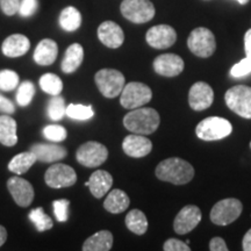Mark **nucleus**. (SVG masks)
<instances>
[{"instance_id": "1", "label": "nucleus", "mask_w": 251, "mask_h": 251, "mask_svg": "<svg viewBox=\"0 0 251 251\" xmlns=\"http://www.w3.org/2000/svg\"><path fill=\"white\" fill-rule=\"evenodd\" d=\"M156 177L163 181L175 185L190 183L194 177V169L190 163L178 157L164 159L157 165Z\"/></svg>"}, {"instance_id": "2", "label": "nucleus", "mask_w": 251, "mask_h": 251, "mask_svg": "<svg viewBox=\"0 0 251 251\" xmlns=\"http://www.w3.org/2000/svg\"><path fill=\"white\" fill-rule=\"evenodd\" d=\"M161 118L153 108H135L125 115L124 126L133 134L149 135L158 128Z\"/></svg>"}, {"instance_id": "3", "label": "nucleus", "mask_w": 251, "mask_h": 251, "mask_svg": "<svg viewBox=\"0 0 251 251\" xmlns=\"http://www.w3.org/2000/svg\"><path fill=\"white\" fill-rule=\"evenodd\" d=\"M97 86L105 98H117L125 87V76L115 69H101L94 76Z\"/></svg>"}, {"instance_id": "4", "label": "nucleus", "mask_w": 251, "mask_h": 251, "mask_svg": "<svg viewBox=\"0 0 251 251\" xmlns=\"http://www.w3.org/2000/svg\"><path fill=\"white\" fill-rule=\"evenodd\" d=\"M233 131V126L224 118L209 117L203 119L196 128V134L203 141H218L229 136Z\"/></svg>"}, {"instance_id": "5", "label": "nucleus", "mask_w": 251, "mask_h": 251, "mask_svg": "<svg viewBox=\"0 0 251 251\" xmlns=\"http://www.w3.org/2000/svg\"><path fill=\"white\" fill-rule=\"evenodd\" d=\"M120 103L124 108L135 109L150 102L152 98L151 89L139 81H131L125 85L120 94Z\"/></svg>"}, {"instance_id": "6", "label": "nucleus", "mask_w": 251, "mask_h": 251, "mask_svg": "<svg viewBox=\"0 0 251 251\" xmlns=\"http://www.w3.org/2000/svg\"><path fill=\"white\" fill-rule=\"evenodd\" d=\"M187 46L188 49L198 57L207 58L215 51V36L208 28H196L191 31L190 36H188Z\"/></svg>"}, {"instance_id": "7", "label": "nucleus", "mask_w": 251, "mask_h": 251, "mask_svg": "<svg viewBox=\"0 0 251 251\" xmlns=\"http://www.w3.org/2000/svg\"><path fill=\"white\" fill-rule=\"evenodd\" d=\"M242 202L235 198L220 200L213 206L211 211V221L218 226H228L240 218L242 214Z\"/></svg>"}, {"instance_id": "8", "label": "nucleus", "mask_w": 251, "mask_h": 251, "mask_svg": "<svg viewBox=\"0 0 251 251\" xmlns=\"http://www.w3.org/2000/svg\"><path fill=\"white\" fill-rule=\"evenodd\" d=\"M121 14L134 24H146L155 17V6L150 0H124Z\"/></svg>"}, {"instance_id": "9", "label": "nucleus", "mask_w": 251, "mask_h": 251, "mask_svg": "<svg viewBox=\"0 0 251 251\" xmlns=\"http://www.w3.org/2000/svg\"><path fill=\"white\" fill-rule=\"evenodd\" d=\"M226 103L237 115L251 119V87L236 85L229 89L225 96Z\"/></svg>"}, {"instance_id": "10", "label": "nucleus", "mask_w": 251, "mask_h": 251, "mask_svg": "<svg viewBox=\"0 0 251 251\" xmlns=\"http://www.w3.org/2000/svg\"><path fill=\"white\" fill-rule=\"evenodd\" d=\"M108 157V150L105 146L96 141H90L78 148L76 158L79 164L86 168H97L106 162Z\"/></svg>"}, {"instance_id": "11", "label": "nucleus", "mask_w": 251, "mask_h": 251, "mask_svg": "<svg viewBox=\"0 0 251 251\" xmlns=\"http://www.w3.org/2000/svg\"><path fill=\"white\" fill-rule=\"evenodd\" d=\"M46 184L51 188L70 187L76 184V171L67 164H54L47 170L45 175Z\"/></svg>"}, {"instance_id": "12", "label": "nucleus", "mask_w": 251, "mask_h": 251, "mask_svg": "<svg viewBox=\"0 0 251 251\" xmlns=\"http://www.w3.org/2000/svg\"><path fill=\"white\" fill-rule=\"evenodd\" d=\"M202 214L199 207L187 205L180 209L176 216L174 229L178 235H186L193 230L201 221Z\"/></svg>"}, {"instance_id": "13", "label": "nucleus", "mask_w": 251, "mask_h": 251, "mask_svg": "<svg viewBox=\"0 0 251 251\" xmlns=\"http://www.w3.org/2000/svg\"><path fill=\"white\" fill-rule=\"evenodd\" d=\"M146 40L155 49H166L175 45L177 33L169 25H157L147 31Z\"/></svg>"}, {"instance_id": "14", "label": "nucleus", "mask_w": 251, "mask_h": 251, "mask_svg": "<svg viewBox=\"0 0 251 251\" xmlns=\"http://www.w3.org/2000/svg\"><path fill=\"white\" fill-rule=\"evenodd\" d=\"M213 100H214V92L205 81H198L190 89L188 103L194 111H203L211 107Z\"/></svg>"}, {"instance_id": "15", "label": "nucleus", "mask_w": 251, "mask_h": 251, "mask_svg": "<svg viewBox=\"0 0 251 251\" xmlns=\"http://www.w3.org/2000/svg\"><path fill=\"white\" fill-rule=\"evenodd\" d=\"M7 188L14 201L20 207H28L34 200V188L29 181L14 176L7 181Z\"/></svg>"}, {"instance_id": "16", "label": "nucleus", "mask_w": 251, "mask_h": 251, "mask_svg": "<svg viewBox=\"0 0 251 251\" xmlns=\"http://www.w3.org/2000/svg\"><path fill=\"white\" fill-rule=\"evenodd\" d=\"M153 70L163 77H176L184 70V61L175 54H163L153 61Z\"/></svg>"}, {"instance_id": "17", "label": "nucleus", "mask_w": 251, "mask_h": 251, "mask_svg": "<svg viewBox=\"0 0 251 251\" xmlns=\"http://www.w3.org/2000/svg\"><path fill=\"white\" fill-rule=\"evenodd\" d=\"M122 149L126 155L134 157V158H141L151 152L152 143L141 134L128 135L122 142Z\"/></svg>"}, {"instance_id": "18", "label": "nucleus", "mask_w": 251, "mask_h": 251, "mask_svg": "<svg viewBox=\"0 0 251 251\" xmlns=\"http://www.w3.org/2000/svg\"><path fill=\"white\" fill-rule=\"evenodd\" d=\"M98 37L103 46L117 49L122 46L125 34L122 28L114 21H105L98 28Z\"/></svg>"}, {"instance_id": "19", "label": "nucleus", "mask_w": 251, "mask_h": 251, "mask_svg": "<svg viewBox=\"0 0 251 251\" xmlns=\"http://www.w3.org/2000/svg\"><path fill=\"white\" fill-rule=\"evenodd\" d=\"M30 151L34 152L36 159L43 163H54L64 159L68 155L67 149L59 144L37 143L30 147Z\"/></svg>"}, {"instance_id": "20", "label": "nucleus", "mask_w": 251, "mask_h": 251, "mask_svg": "<svg viewBox=\"0 0 251 251\" xmlns=\"http://www.w3.org/2000/svg\"><path fill=\"white\" fill-rule=\"evenodd\" d=\"M30 48V42L27 36L23 34H13L5 39L1 46V51L6 57H20L27 54Z\"/></svg>"}, {"instance_id": "21", "label": "nucleus", "mask_w": 251, "mask_h": 251, "mask_svg": "<svg viewBox=\"0 0 251 251\" xmlns=\"http://www.w3.org/2000/svg\"><path fill=\"white\" fill-rule=\"evenodd\" d=\"M57 43L54 40L45 39L40 41L39 45L36 46L34 51V61L36 62V64L46 67V65H51L57 58Z\"/></svg>"}, {"instance_id": "22", "label": "nucleus", "mask_w": 251, "mask_h": 251, "mask_svg": "<svg viewBox=\"0 0 251 251\" xmlns=\"http://www.w3.org/2000/svg\"><path fill=\"white\" fill-rule=\"evenodd\" d=\"M91 193L97 199H101L108 193L113 185V177L109 172L105 170H98L91 175L89 181Z\"/></svg>"}, {"instance_id": "23", "label": "nucleus", "mask_w": 251, "mask_h": 251, "mask_svg": "<svg viewBox=\"0 0 251 251\" xmlns=\"http://www.w3.org/2000/svg\"><path fill=\"white\" fill-rule=\"evenodd\" d=\"M84 59V49L79 43H74L65 51L61 68L65 74H72L80 67Z\"/></svg>"}, {"instance_id": "24", "label": "nucleus", "mask_w": 251, "mask_h": 251, "mask_svg": "<svg viewBox=\"0 0 251 251\" xmlns=\"http://www.w3.org/2000/svg\"><path fill=\"white\" fill-rule=\"evenodd\" d=\"M130 200L129 197L122 190L115 188L108 193L107 198L103 201V207L105 209L113 214H119V213L125 212L129 207Z\"/></svg>"}, {"instance_id": "25", "label": "nucleus", "mask_w": 251, "mask_h": 251, "mask_svg": "<svg viewBox=\"0 0 251 251\" xmlns=\"http://www.w3.org/2000/svg\"><path fill=\"white\" fill-rule=\"evenodd\" d=\"M113 247V235L108 230H101L90 236L83 244L84 251H108Z\"/></svg>"}, {"instance_id": "26", "label": "nucleus", "mask_w": 251, "mask_h": 251, "mask_svg": "<svg viewBox=\"0 0 251 251\" xmlns=\"http://www.w3.org/2000/svg\"><path fill=\"white\" fill-rule=\"evenodd\" d=\"M0 143L6 147H13L18 143L17 122L8 114L0 117Z\"/></svg>"}, {"instance_id": "27", "label": "nucleus", "mask_w": 251, "mask_h": 251, "mask_svg": "<svg viewBox=\"0 0 251 251\" xmlns=\"http://www.w3.org/2000/svg\"><path fill=\"white\" fill-rule=\"evenodd\" d=\"M81 14L76 7L68 6L59 14V26L65 31H75L80 27Z\"/></svg>"}, {"instance_id": "28", "label": "nucleus", "mask_w": 251, "mask_h": 251, "mask_svg": "<svg viewBox=\"0 0 251 251\" xmlns=\"http://www.w3.org/2000/svg\"><path fill=\"white\" fill-rule=\"evenodd\" d=\"M36 161V156L34 155V152H21L19 155L14 156L12 158V161L8 163V170L13 172V174L23 175L29 170Z\"/></svg>"}, {"instance_id": "29", "label": "nucleus", "mask_w": 251, "mask_h": 251, "mask_svg": "<svg viewBox=\"0 0 251 251\" xmlns=\"http://www.w3.org/2000/svg\"><path fill=\"white\" fill-rule=\"evenodd\" d=\"M126 226L131 233L143 235L148 229V220L146 214L140 209H133L126 216Z\"/></svg>"}, {"instance_id": "30", "label": "nucleus", "mask_w": 251, "mask_h": 251, "mask_svg": "<svg viewBox=\"0 0 251 251\" xmlns=\"http://www.w3.org/2000/svg\"><path fill=\"white\" fill-rule=\"evenodd\" d=\"M40 86L43 92L50 96H59L63 90V81L57 75L46 74L40 78Z\"/></svg>"}, {"instance_id": "31", "label": "nucleus", "mask_w": 251, "mask_h": 251, "mask_svg": "<svg viewBox=\"0 0 251 251\" xmlns=\"http://www.w3.org/2000/svg\"><path fill=\"white\" fill-rule=\"evenodd\" d=\"M47 114L52 121L62 120L64 115H67V106H65L64 98H62L61 96H52L47 106Z\"/></svg>"}, {"instance_id": "32", "label": "nucleus", "mask_w": 251, "mask_h": 251, "mask_svg": "<svg viewBox=\"0 0 251 251\" xmlns=\"http://www.w3.org/2000/svg\"><path fill=\"white\" fill-rule=\"evenodd\" d=\"M28 218L31 222H33L34 226H35L36 230L42 233V231L49 230V229L52 228V220L48 214H46L45 211H43L42 207H37V208L30 211Z\"/></svg>"}, {"instance_id": "33", "label": "nucleus", "mask_w": 251, "mask_h": 251, "mask_svg": "<svg viewBox=\"0 0 251 251\" xmlns=\"http://www.w3.org/2000/svg\"><path fill=\"white\" fill-rule=\"evenodd\" d=\"M94 115L92 106L80 105V103H70L67 106V117L74 120H89Z\"/></svg>"}, {"instance_id": "34", "label": "nucleus", "mask_w": 251, "mask_h": 251, "mask_svg": "<svg viewBox=\"0 0 251 251\" xmlns=\"http://www.w3.org/2000/svg\"><path fill=\"white\" fill-rule=\"evenodd\" d=\"M34 96H35V86L31 81H24L18 87L17 93V102L21 107H26L29 105L33 100Z\"/></svg>"}, {"instance_id": "35", "label": "nucleus", "mask_w": 251, "mask_h": 251, "mask_svg": "<svg viewBox=\"0 0 251 251\" xmlns=\"http://www.w3.org/2000/svg\"><path fill=\"white\" fill-rule=\"evenodd\" d=\"M19 81H20V78L15 71L8 70V69L0 71V90L1 91H5V92L13 91L18 87Z\"/></svg>"}, {"instance_id": "36", "label": "nucleus", "mask_w": 251, "mask_h": 251, "mask_svg": "<svg viewBox=\"0 0 251 251\" xmlns=\"http://www.w3.org/2000/svg\"><path fill=\"white\" fill-rule=\"evenodd\" d=\"M43 136L48 141L58 143L63 142L68 136V131L63 126L59 125H49L43 129Z\"/></svg>"}, {"instance_id": "37", "label": "nucleus", "mask_w": 251, "mask_h": 251, "mask_svg": "<svg viewBox=\"0 0 251 251\" xmlns=\"http://www.w3.org/2000/svg\"><path fill=\"white\" fill-rule=\"evenodd\" d=\"M69 206H70V201L68 199H59L55 200L52 202V207H54V214L56 219L59 222H65L69 218Z\"/></svg>"}, {"instance_id": "38", "label": "nucleus", "mask_w": 251, "mask_h": 251, "mask_svg": "<svg viewBox=\"0 0 251 251\" xmlns=\"http://www.w3.org/2000/svg\"><path fill=\"white\" fill-rule=\"evenodd\" d=\"M251 74V58L246 57L237 64H235L230 70V75L235 78L244 77L247 75Z\"/></svg>"}, {"instance_id": "39", "label": "nucleus", "mask_w": 251, "mask_h": 251, "mask_svg": "<svg viewBox=\"0 0 251 251\" xmlns=\"http://www.w3.org/2000/svg\"><path fill=\"white\" fill-rule=\"evenodd\" d=\"M39 7V1L37 0H23L19 6V14L24 18L31 17Z\"/></svg>"}, {"instance_id": "40", "label": "nucleus", "mask_w": 251, "mask_h": 251, "mask_svg": "<svg viewBox=\"0 0 251 251\" xmlns=\"http://www.w3.org/2000/svg\"><path fill=\"white\" fill-rule=\"evenodd\" d=\"M20 6V0H0V8L2 13L8 17L17 14Z\"/></svg>"}, {"instance_id": "41", "label": "nucleus", "mask_w": 251, "mask_h": 251, "mask_svg": "<svg viewBox=\"0 0 251 251\" xmlns=\"http://www.w3.org/2000/svg\"><path fill=\"white\" fill-rule=\"evenodd\" d=\"M163 249H164V251H190L191 248L188 247L187 243L183 242V241L170 238V240H168L164 243Z\"/></svg>"}, {"instance_id": "42", "label": "nucleus", "mask_w": 251, "mask_h": 251, "mask_svg": "<svg viewBox=\"0 0 251 251\" xmlns=\"http://www.w3.org/2000/svg\"><path fill=\"white\" fill-rule=\"evenodd\" d=\"M0 112H2L4 114H13L15 112V106L14 103L11 101V100L5 98L4 96L0 94Z\"/></svg>"}, {"instance_id": "43", "label": "nucleus", "mask_w": 251, "mask_h": 251, "mask_svg": "<svg viewBox=\"0 0 251 251\" xmlns=\"http://www.w3.org/2000/svg\"><path fill=\"white\" fill-rule=\"evenodd\" d=\"M209 250L211 251H227L228 247L222 237H213L209 242Z\"/></svg>"}, {"instance_id": "44", "label": "nucleus", "mask_w": 251, "mask_h": 251, "mask_svg": "<svg viewBox=\"0 0 251 251\" xmlns=\"http://www.w3.org/2000/svg\"><path fill=\"white\" fill-rule=\"evenodd\" d=\"M244 48H246L247 57L251 58V29L248 30L244 36Z\"/></svg>"}, {"instance_id": "45", "label": "nucleus", "mask_w": 251, "mask_h": 251, "mask_svg": "<svg viewBox=\"0 0 251 251\" xmlns=\"http://www.w3.org/2000/svg\"><path fill=\"white\" fill-rule=\"evenodd\" d=\"M242 249L244 251H251V229L248 230V233L244 235L243 242H242Z\"/></svg>"}, {"instance_id": "46", "label": "nucleus", "mask_w": 251, "mask_h": 251, "mask_svg": "<svg viewBox=\"0 0 251 251\" xmlns=\"http://www.w3.org/2000/svg\"><path fill=\"white\" fill-rule=\"evenodd\" d=\"M6 240H7V231L4 226L0 225V247L6 242Z\"/></svg>"}, {"instance_id": "47", "label": "nucleus", "mask_w": 251, "mask_h": 251, "mask_svg": "<svg viewBox=\"0 0 251 251\" xmlns=\"http://www.w3.org/2000/svg\"><path fill=\"white\" fill-rule=\"evenodd\" d=\"M236 1L240 2L241 5H246V4H248V2H249V0H236Z\"/></svg>"}, {"instance_id": "48", "label": "nucleus", "mask_w": 251, "mask_h": 251, "mask_svg": "<svg viewBox=\"0 0 251 251\" xmlns=\"http://www.w3.org/2000/svg\"><path fill=\"white\" fill-rule=\"evenodd\" d=\"M250 148H251V142H250Z\"/></svg>"}]
</instances>
